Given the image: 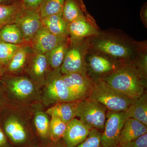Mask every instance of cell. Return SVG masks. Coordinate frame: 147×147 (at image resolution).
Instances as JSON below:
<instances>
[{
	"mask_svg": "<svg viewBox=\"0 0 147 147\" xmlns=\"http://www.w3.org/2000/svg\"><path fill=\"white\" fill-rule=\"evenodd\" d=\"M30 107L8 105L0 115V124L9 142L16 145L28 144L34 135Z\"/></svg>",
	"mask_w": 147,
	"mask_h": 147,
	"instance_id": "obj_1",
	"label": "cell"
},
{
	"mask_svg": "<svg viewBox=\"0 0 147 147\" xmlns=\"http://www.w3.org/2000/svg\"><path fill=\"white\" fill-rule=\"evenodd\" d=\"M0 84L9 105L26 108L40 102L42 88L26 74H3Z\"/></svg>",
	"mask_w": 147,
	"mask_h": 147,
	"instance_id": "obj_2",
	"label": "cell"
},
{
	"mask_svg": "<svg viewBox=\"0 0 147 147\" xmlns=\"http://www.w3.org/2000/svg\"><path fill=\"white\" fill-rule=\"evenodd\" d=\"M114 89L134 100L146 92L147 81L143 79L131 62H124L102 79Z\"/></svg>",
	"mask_w": 147,
	"mask_h": 147,
	"instance_id": "obj_3",
	"label": "cell"
},
{
	"mask_svg": "<svg viewBox=\"0 0 147 147\" xmlns=\"http://www.w3.org/2000/svg\"><path fill=\"white\" fill-rule=\"evenodd\" d=\"M136 43L123 37L100 32L97 36L92 37L91 48L116 60L129 62L134 58Z\"/></svg>",
	"mask_w": 147,
	"mask_h": 147,
	"instance_id": "obj_4",
	"label": "cell"
},
{
	"mask_svg": "<svg viewBox=\"0 0 147 147\" xmlns=\"http://www.w3.org/2000/svg\"><path fill=\"white\" fill-rule=\"evenodd\" d=\"M60 68L49 69L41 88L40 102L46 109L60 102L78 101L66 86Z\"/></svg>",
	"mask_w": 147,
	"mask_h": 147,
	"instance_id": "obj_5",
	"label": "cell"
},
{
	"mask_svg": "<svg viewBox=\"0 0 147 147\" xmlns=\"http://www.w3.org/2000/svg\"><path fill=\"white\" fill-rule=\"evenodd\" d=\"M94 84L89 98L100 102L107 110L125 111L133 100L114 89L102 79L94 80Z\"/></svg>",
	"mask_w": 147,
	"mask_h": 147,
	"instance_id": "obj_6",
	"label": "cell"
},
{
	"mask_svg": "<svg viewBox=\"0 0 147 147\" xmlns=\"http://www.w3.org/2000/svg\"><path fill=\"white\" fill-rule=\"evenodd\" d=\"M92 37L73 42L67 52L61 67L62 74L79 72L87 73L86 58L91 47Z\"/></svg>",
	"mask_w": 147,
	"mask_h": 147,
	"instance_id": "obj_7",
	"label": "cell"
},
{
	"mask_svg": "<svg viewBox=\"0 0 147 147\" xmlns=\"http://www.w3.org/2000/svg\"><path fill=\"white\" fill-rule=\"evenodd\" d=\"M107 109L100 102L88 98L79 102L76 117L90 130L104 129Z\"/></svg>",
	"mask_w": 147,
	"mask_h": 147,
	"instance_id": "obj_8",
	"label": "cell"
},
{
	"mask_svg": "<svg viewBox=\"0 0 147 147\" xmlns=\"http://www.w3.org/2000/svg\"><path fill=\"white\" fill-rule=\"evenodd\" d=\"M124 62L90 48L86 58L87 74L93 80L103 79Z\"/></svg>",
	"mask_w": 147,
	"mask_h": 147,
	"instance_id": "obj_9",
	"label": "cell"
},
{
	"mask_svg": "<svg viewBox=\"0 0 147 147\" xmlns=\"http://www.w3.org/2000/svg\"><path fill=\"white\" fill-rule=\"evenodd\" d=\"M127 119L125 111L115 112L108 110L104 131L101 135L103 147L118 146L121 131Z\"/></svg>",
	"mask_w": 147,
	"mask_h": 147,
	"instance_id": "obj_10",
	"label": "cell"
},
{
	"mask_svg": "<svg viewBox=\"0 0 147 147\" xmlns=\"http://www.w3.org/2000/svg\"><path fill=\"white\" fill-rule=\"evenodd\" d=\"M66 86L78 101L89 98L93 88L94 81L87 73L75 72L62 74Z\"/></svg>",
	"mask_w": 147,
	"mask_h": 147,
	"instance_id": "obj_11",
	"label": "cell"
},
{
	"mask_svg": "<svg viewBox=\"0 0 147 147\" xmlns=\"http://www.w3.org/2000/svg\"><path fill=\"white\" fill-rule=\"evenodd\" d=\"M67 30L71 42L97 36L100 33L93 18L89 13L68 23Z\"/></svg>",
	"mask_w": 147,
	"mask_h": 147,
	"instance_id": "obj_12",
	"label": "cell"
},
{
	"mask_svg": "<svg viewBox=\"0 0 147 147\" xmlns=\"http://www.w3.org/2000/svg\"><path fill=\"white\" fill-rule=\"evenodd\" d=\"M18 25L25 42H30L42 26V19L39 11L34 9H25L16 19Z\"/></svg>",
	"mask_w": 147,
	"mask_h": 147,
	"instance_id": "obj_13",
	"label": "cell"
},
{
	"mask_svg": "<svg viewBox=\"0 0 147 147\" xmlns=\"http://www.w3.org/2000/svg\"><path fill=\"white\" fill-rule=\"evenodd\" d=\"M50 69L48 54H34L29 57L25 74L42 88L45 83L47 72Z\"/></svg>",
	"mask_w": 147,
	"mask_h": 147,
	"instance_id": "obj_14",
	"label": "cell"
},
{
	"mask_svg": "<svg viewBox=\"0 0 147 147\" xmlns=\"http://www.w3.org/2000/svg\"><path fill=\"white\" fill-rule=\"evenodd\" d=\"M69 38L57 36L42 26L30 43L34 54H47Z\"/></svg>",
	"mask_w": 147,
	"mask_h": 147,
	"instance_id": "obj_15",
	"label": "cell"
},
{
	"mask_svg": "<svg viewBox=\"0 0 147 147\" xmlns=\"http://www.w3.org/2000/svg\"><path fill=\"white\" fill-rule=\"evenodd\" d=\"M30 109L34 133L42 140H50L49 127L51 117L46 113L47 109L41 102H39L31 106Z\"/></svg>",
	"mask_w": 147,
	"mask_h": 147,
	"instance_id": "obj_16",
	"label": "cell"
},
{
	"mask_svg": "<svg viewBox=\"0 0 147 147\" xmlns=\"http://www.w3.org/2000/svg\"><path fill=\"white\" fill-rule=\"evenodd\" d=\"M90 129L80 120L74 118L66 124L63 142L65 147H76L88 137Z\"/></svg>",
	"mask_w": 147,
	"mask_h": 147,
	"instance_id": "obj_17",
	"label": "cell"
},
{
	"mask_svg": "<svg viewBox=\"0 0 147 147\" xmlns=\"http://www.w3.org/2000/svg\"><path fill=\"white\" fill-rule=\"evenodd\" d=\"M30 56L28 46L22 45L16 51L9 63L4 67L3 74H25Z\"/></svg>",
	"mask_w": 147,
	"mask_h": 147,
	"instance_id": "obj_18",
	"label": "cell"
},
{
	"mask_svg": "<svg viewBox=\"0 0 147 147\" xmlns=\"http://www.w3.org/2000/svg\"><path fill=\"white\" fill-rule=\"evenodd\" d=\"M147 133V126L135 119H127L121 131L119 146L128 142Z\"/></svg>",
	"mask_w": 147,
	"mask_h": 147,
	"instance_id": "obj_19",
	"label": "cell"
},
{
	"mask_svg": "<svg viewBox=\"0 0 147 147\" xmlns=\"http://www.w3.org/2000/svg\"><path fill=\"white\" fill-rule=\"evenodd\" d=\"M79 102L58 103L47 108L46 112L50 117H57L67 124L76 117L77 106Z\"/></svg>",
	"mask_w": 147,
	"mask_h": 147,
	"instance_id": "obj_20",
	"label": "cell"
},
{
	"mask_svg": "<svg viewBox=\"0 0 147 147\" xmlns=\"http://www.w3.org/2000/svg\"><path fill=\"white\" fill-rule=\"evenodd\" d=\"M127 118H133L147 126V94L144 93L141 96L133 100L125 111Z\"/></svg>",
	"mask_w": 147,
	"mask_h": 147,
	"instance_id": "obj_21",
	"label": "cell"
},
{
	"mask_svg": "<svg viewBox=\"0 0 147 147\" xmlns=\"http://www.w3.org/2000/svg\"><path fill=\"white\" fill-rule=\"evenodd\" d=\"M42 26L57 36L68 37V24L62 13L55 14L42 19Z\"/></svg>",
	"mask_w": 147,
	"mask_h": 147,
	"instance_id": "obj_22",
	"label": "cell"
},
{
	"mask_svg": "<svg viewBox=\"0 0 147 147\" xmlns=\"http://www.w3.org/2000/svg\"><path fill=\"white\" fill-rule=\"evenodd\" d=\"M88 14L83 0H65L63 9L64 19L70 23Z\"/></svg>",
	"mask_w": 147,
	"mask_h": 147,
	"instance_id": "obj_23",
	"label": "cell"
},
{
	"mask_svg": "<svg viewBox=\"0 0 147 147\" xmlns=\"http://www.w3.org/2000/svg\"><path fill=\"white\" fill-rule=\"evenodd\" d=\"M23 3L0 5V30L8 24H15L16 19L25 9Z\"/></svg>",
	"mask_w": 147,
	"mask_h": 147,
	"instance_id": "obj_24",
	"label": "cell"
},
{
	"mask_svg": "<svg viewBox=\"0 0 147 147\" xmlns=\"http://www.w3.org/2000/svg\"><path fill=\"white\" fill-rule=\"evenodd\" d=\"M131 63L142 78L147 81L146 42H136V51Z\"/></svg>",
	"mask_w": 147,
	"mask_h": 147,
	"instance_id": "obj_25",
	"label": "cell"
},
{
	"mask_svg": "<svg viewBox=\"0 0 147 147\" xmlns=\"http://www.w3.org/2000/svg\"><path fill=\"white\" fill-rule=\"evenodd\" d=\"M0 40L17 45H23L25 42L21 30L16 24L6 25L0 30Z\"/></svg>",
	"mask_w": 147,
	"mask_h": 147,
	"instance_id": "obj_26",
	"label": "cell"
},
{
	"mask_svg": "<svg viewBox=\"0 0 147 147\" xmlns=\"http://www.w3.org/2000/svg\"><path fill=\"white\" fill-rule=\"evenodd\" d=\"M70 44L69 38L61 42L48 54V61L51 69L60 68Z\"/></svg>",
	"mask_w": 147,
	"mask_h": 147,
	"instance_id": "obj_27",
	"label": "cell"
},
{
	"mask_svg": "<svg viewBox=\"0 0 147 147\" xmlns=\"http://www.w3.org/2000/svg\"><path fill=\"white\" fill-rule=\"evenodd\" d=\"M65 0H42L39 7L41 19L48 16L62 13Z\"/></svg>",
	"mask_w": 147,
	"mask_h": 147,
	"instance_id": "obj_28",
	"label": "cell"
},
{
	"mask_svg": "<svg viewBox=\"0 0 147 147\" xmlns=\"http://www.w3.org/2000/svg\"><path fill=\"white\" fill-rule=\"evenodd\" d=\"M49 137L51 142H57L63 137L66 124L57 117H50Z\"/></svg>",
	"mask_w": 147,
	"mask_h": 147,
	"instance_id": "obj_29",
	"label": "cell"
},
{
	"mask_svg": "<svg viewBox=\"0 0 147 147\" xmlns=\"http://www.w3.org/2000/svg\"><path fill=\"white\" fill-rule=\"evenodd\" d=\"M22 45L10 44L0 40V63L4 67L5 66Z\"/></svg>",
	"mask_w": 147,
	"mask_h": 147,
	"instance_id": "obj_30",
	"label": "cell"
},
{
	"mask_svg": "<svg viewBox=\"0 0 147 147\" xmlns=\"http://www.w3.org/2000/svg\"><path fill=\"white\" fill-rule=\"evenodd\" d=\"M102 133L96 129L90 130L86 140L76 147H103L101 144Z\"/></svg>",
	"mask_w": 147,
	"mask_h": 147,
	"instance_id": "obj_31",
	"label": "cell"
},
{
	"mask_svg": "<svg viewBox=\"0 0 147 147\" xmlns=\"http://www.w3.org/2000/svg\"><path fill=\"white\" fill-rule=\"evenodd\" d=\"M117 147H147V133Z\"/></svg>",
	"mask_w": 147,
	"mask_h": 147,
	"instance_id": "obj_32",
	"label": "cell"
},
{
	"mask_svg": "<svg viewBox=\"0 0 147 147\" xmlns=\"http://www.w3.org/2000/svg\"><path fill=\"white\" fill-rule=\"evenodd\" d=\"M42 0H23L24 7L27 9L37 10L39 8Z\"/></svg>",
	"mask_w": 147,
	"mask_h": 147,
	"instance_id": "obj_33",
	"label": "cell"
},
{
	"mask_svg": "<svg viewBox=\"0 0 147 147\" xmlns=\"http://www.w3.org/2000/svg\"><path fill=\"white\" fill-rule=\"evenodd\" d=\"M8 105L5 94L0 84V115L5 110Z\"/></svg>",
	"mask_w": 147,
	"mask_h": 147,
	"instance_id": "obj_34",
	"label": "cell"
},
{
	"mask_svg": "<svg viewBox=\"0 0 147 147\" xmlns=\"http://www.w3.org/2000/svg\"><path fill=\"white\" fill-rule=\"evenodd\" d=\"M9 142L0 124V147H11Z\"/></svg>",
	"mask_w": 147,
	"mask_h": 147,
	"instance_id": "obj_35",
	"label": "cell"
},
{
	"mask_svg": "<svg viewBox=\"0 0 147 147\" xmlns=\"http://www.w3.org/2000/svg\"><path fill=\"white\" fill-rule=\"evenodd\" d=\"M141 15V20L143 24L145 26V27L147 28V3L146 4L144 5L142 7V10L140 13Z\"/></svg>",
	"mask_w": 147,
	"mask_h": 147,
	"instance_id": "obj_36",
	"label": "cell"
},
{
	"mask_svg": "<svg viewBox=\"0 0 147 147\" xmlns=\"http://www.w3.org/2000/svg\"><path fill=\"white\" fill-rule=\"evenodd\" d=\"M51 142V145L49 147H65L63 142H61V140L57 142Z\"/></svg>",
	"mask_w": 147,
	"mask_h": 147,
	"instance_id": "obj_37",
	"label": "cell"
},
{
	"mask_svg": "<svg viewBox=\"0 0 147 147\" xmlns=\"http://www.w3.org/2000/svg\"><path fill=\"white\" fill-rule=\"evenodd\" d=\"M4 67L0 63V80L3 75V69Z\"/></svg>",
	"mask_w": 147,
	"mask_h": 147,
	"instance_id": "obj_38",
	"label": "cell"
},
{
	"mask_svg": "<svg viewBox=\"0 0 147 147\" xmlns=\"http://www.w3.org/2000/svg\"><path fill=\"white\" fill-rule=\"evenodd\" d=\"M10 0H0V5H5L4 4V3L7 2L8 1Z\"/></svg>",
	"mask_w": 147,
	"mask_h": 147,
	"instance_id": "obj_39",
	"label": "cell"
}]
</instances>
